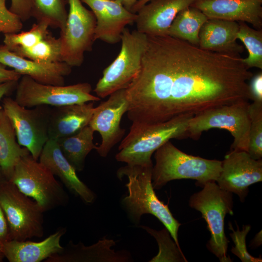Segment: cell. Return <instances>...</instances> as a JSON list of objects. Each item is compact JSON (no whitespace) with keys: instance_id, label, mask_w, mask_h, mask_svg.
I'll return each mask as SVG.
<instances>
[{"instance_id":"34","label":"cell","mask_w":262,"mask_h":262,"mask_svg":"<svg viewBox=\"0 0 262 262\" xmlns=\"http://www.w3.org/2000/svg\"><path fill=\"white\" fill-rule=\"evenodd\" d=\"M6 0H0V31L5 33H16L22 28L20 18L6 6Z\"/></svg>"},{"instance_id":"38","label":"cell","mask_w":262,"mask_h":262,"mask_svg":"<svg viewBox=\"0 0 262 262\" xmlns=\"http://www.w3.org/2000/svg\"><path fill=\"white\" fill-rule=\"evenodd\" d=\"M22 76L15 70L6 68V66L0 63V84L10 81H18Z\"/></svg>"},{"instance_id":"35","label":"cell","mask_w":262,"mask_h":262,"mask_svg":"<svg viewBox=\"0 0 262 262\" xmlns=\"http://www.w3.org/2000/svg\"><path fill=\"white\" fill-rule=\"evenodd\" d=\"M9 10L17 16L22 22L32 17L34 0H11Z\"/></svg>"},{"instance_id":"11","label":"cell","mask_w":262,"mask_h":262,"mask_svg":"<svg viewBox=\"0 0 262 262\" xmlns=\"http://www.w3.org/2000/svg\"><path fill=\"white\" fill-rule=\"evenodd\" d=\"M69 11L65 28L59 38L61 47L62 62L71 66H80L84 54L91 51L95 40L96 19L81 0H67Z\"/></svg>"},{"instance_id":"10","label":"cell","mask_w":262,"mask_h":262,"mask_svg":"<svg viewBox=\"0 0 262 262\" xmlns=\"http://www.w3.org/2000/svg\"><path fill=\"white\" fill-rule=\"evenodd\" d=\"M91 85L87 82L54 85L39 83L28 76L23 75L17 82L15 100L20 105L28 108L43 105L54 107L100 100V98L91 94Z\"/></svg>"},{"instance_id":"22","label":"cell","mask_w":262,"mask_h":262,"mask_svg":"<svg viewBox=\"0 0 262 262\" xmlns=\"http://www.w3.org/2000/svg\"><path fill=\"white\" fill-rule=\"evenodd\" d=\"M239 23L233 21L209 18L199 33V47L220 53L240 55L244 47L237 41Z\"/></svg>"},{"instance_id":"8","label":"cell","mask_w":262,"mask_h":262,"mask_svg":"<svg viewBox=\"0 0 262 262\" xmlns=\"http://www.w3.org/2000/svg\"><path fill=\"white\" fill-rule=\"evenodd\" d=\"M0 206L7 222L10 240L43 236L44 211L10 181L5 180L0 184Z\"/></svg>"},{"instance_id":"7","label":"cell","mask_w":262,"mask_h":262,"mask_svg":"<svg viewBox=\"0 0 262 262\" xmlns=\"http://www.w3.org/2000/svg\"><path fill=\"white\" fill-rule=\"evenodd\" d=\"M147 36L127 28L122 32L120 51L115 60L103 71L94 91L105 98L119 90L126 89L139 72Z\"/></svg>"},{"instance_id":"13","label":"cell","mask_w":262,"mask_h":262,"mask_svg":"<svg viewBox=\"0 0 262 262\" xmlns=\"http://www.w3.org/2000/svg\"><path fill=\"white\" fill-rule=\"evenodd\" d=\"M109 96L107 100L95 107L88 124L101 135V143L96 150L102 157H106L123 137L125 130L121 127L120 122L128 109L126 89Z\"/></svg>"},{"instance_id":"37","label":"cell","mask_w":262,"mask_h":262,"mask_svg":"<svg viewBox=\"0 0 262 262\" xmlns=\"http://www.w3.org/2000/svg\"><path fill=\"white\" fill-rule=\"evenodd\" d=\"M9 240L10 238L7 222L0 206V252L4 244Z\"/></svg>"},{"instance_id":"19","label":"cell","mask_w":262,"mask_h":262,"mask_svg":"<svg viewBox=\"0 0 262 262\" xmlns=\"http://www.w3.org/2000/svg\"><path fill=\"white\" fill-rule=\"evenodd\" d=\"M115 242L103 237L97 243L85 246L81 242L74 244L70 241L63 251L51 255L45 262H128L132 260L126 250L115 251L112 247Z\"/></svg>"},{"instance_id":"2","label":"cell","mask_w":262,"mask_h":262,"mask_svg":"<svg viewBox=\"0 0 262 262\" xmlns=\"http://www.w3.org/2000/svg\"><path fill=\"white\" fill-rule=\"evenodd\" d=\"M153 165H130L127 164L117 171L120 180L127 177L128 182L125 185L128 195L123 198L122 204L132 222L138 224L142 215L151 214L164 226L179 249L178 239L180 224L174 218L167 205L157 196L152 184Z\"/></svg>"},{"instance_id":"23","label":"cell","mask_w":262,"mask_h":262,"mask_svg":"<svg viewBox=\"0 0 262 262\" xmlns=\"http://www.w3.org/2000/svg\"><path fill=\"white\" fill-rule=\"evenodd\" d=\"M94 108L93 101L51 107L49 139L57 140L78 132L88 125Z\"/></svg>"},{"instance_id":"42","label":"cell","mask_w":262,"mask_h":262,"mask_svg":"<svg viewBox=\"0 0 262 262\" xmlns=\"http://www.w3.org/2000/svg\"><path fill=\"white\" fill-rule=\"evenodd\" d=\"M0 180H6L5 179L3 175V174L2 173V171H1L0 167Z\"/></svg>"},{"instance_id":"1","label":"cell","mask_w":262,"mask_h":262,"mask_svg":"<svg viewBox=\"0 0 262 262\" xmlns=\"http://www.w3.org/2000/svg\"><path fill=\"white\" fill-rule=\"evenodd\" d=\"M140 69L126 89L127 115L163 122L251 100L253 77L240 55L205 50L169 35L147 36Z\"/></svg>"},{"instance_id":"36","label":"cell","mask_w":262,"mask_h":262,"mask_svg":"<svg viewBox=\"0 0 262 262\" xmlns=\"http://www.w3.org/2000/svg\"><path fill=\"white\" fill-rule=\"evenodd\" d=\"M251 100L262 102V72H259L251 79L249 84Z\"/></svg>"},{"instance_id":"25","label":"cell","mask_w":262,"mask_h":262,"mask_svg":"<svg viewBox=\"0 0 262 262\" xmlns=\"http://www.w3.org/2000/svg\"><path fill=\"white\" fill-rule=\"evenodd\" d=\"M94 132L88 125L73 135L56 140L63 154L76 171L83 170L86 156L97 148L93 142Z\"/></svg>"},{"instance_id":"26","label":"cell","mask_w":262,"mask_h":262,"mask_svg":"<svg viewBox=\"0 0 262 262\" xmlns=\"http://www.w3.org/2000/svg\"><path fill=\"white\" fill-rule=\"evenodd\" d=\"M209 18L199 9L190 6L180 11L169 29L168 35L199 46V33Z\"/></svg>"},{"instance_id":"21","label":"cell","mask_w":262,"mask_h":262,"mask_svg":"<svg viewBox=\"0 0 262 262\" xmlns=\"http://www.w3.org/2000/svg\"><path fill=\"white\" fill-rule=\"evenodd\" d=\"M66 231L65 228L60 227L38 242L11 240L4 244L0 252L9 262H40L63 251L60 241Z\"/></svg>"},{"instance_id":"5","label":"cell","mask_w":262,"mask_h":262,"mask_svg":"<svg viewBox=\"0 0 262 262\" xmlns=\"http://www.w3.org/2000/svg\"><path fill=\"white\" fill-rule=\"evenodd\" d=\"M202 190L190 198L189 205L199 211L211 233L207 247L222 262H231L227 256L228 240L224 231L226 215H232V193L221 189L216 181L206 182Z\"/></svg>"},{"instance_id":"27","label":"cell","mask_w":262,"mask_h":262,"mask_svg":"<svg viewBox=\"0 0 262 262\" xmlns=\"http://www.w3.org/2000/svg\"><path fill=\"white\" fill-rule=\"evenodd\" d=\"M8 49L20 57L38 62H62L60 39L59 37L56 38L52 36L50 33L30 48L14 47Z\"/></svg>"},{"instance_id":"18","label":"cell","mask_w":262,"mask_h":262,"mask_svg":"<svg viewBox=\"0 0 262 262\" xmlns=\"http://www.w3.org/2000/svg\"><path fill=\"white\" fill-rule=\"evenodd\" d=\"M191 6L209 18L246 22L259 30L262 26L261 0H196Z\"/></svg>"},{"instance_id":"17","label":"cell","mask_w":262,"mask_h":262,"mask_svg":"<svg viewBox=\"0 0 262 262\" xmlns=\"http://www.w3.org/2000/svg\"><path fill=\"white\" fill-rule=\"evenodd\" d=\"M0 63L13 68L21 76H28L39 83L54 85H64L65 77L72 71V67L65 62L34 61L16 54L5 45H0Z\"/></svg>"},{"instance_id":"30","label":"cell","mask_w":262,"mask_h":262,"mask_svg":"<svg viewBox=\"0 0 262 262\" xmlns=\"http://www.w3.org/2000/svg\"><path fill=\"white\" fill-rule=\"evenodd\" d=\"M49 23L45 21H37L28 31L20 33L4 34V45L8 48H30L45 38L50 33Z\"/></svg>"},{"instance_id":"4","label":"cell","mask_w":262,"mask_h":262,"mask_svg":"<svg viewBox=\"0 0 262 262\" xmlns=\"http://www.w3.org/2000/svg\"><path fill=\"white\" fill-rule=\"evenodd\" d=\"M154 158L156 162L152 171L154 189L180 179L195 180L197 185L202 187L207 182L216 181L222 168V161L187 154L170 141L155 151Z\"/></svg>"},{"instance_id":"29","label":"cell","mask_w":262,"mask_h":262,"mask_svg":"<svg viewBox=\"0 0 262 262\" xmlns=\"http://www.w3.org/2000/svg\"><path fill=\"white\" fill-rule=\"evenodd\" d=\"M237 39L244 44L248 56L243 61L248 68L262 69V31L251 28L245 22H239Z\"/></svg>"},{"instance_id":"43","label":"cell","mask_w":262,"mask_h":262,"mask_svg":"<svg viewBox=\"0 0 262 262\" xmlns=\"http://www.w3.org/2000/svg\"><path fill=\"white\" fill-rule=\"evenodd\" d=\"M4 256L1 252H0V262H2L4 258Z\"/></svg>"},{"instance_id":"20","label":"cell","mask_w":262,"mask_h":262,"mask_svg":"<svg viewBox=\"0 0 262 262\" xmlns=\"http://www.w3.org/2000/svg\"><path fill=\"white\" fill-rule=\"evenodd\" d=\"M39 158L40 163L83 202L89 204L94 202L95 194L77 176L76 171L63 154L56 140L49 139Z\"/></svg>"},{"instance_id":"39","label":"cell","mask_w":262,"mask_h":262,"mask_svg":"<svg viewBox=\"0 0 262 262\" xmlns=\"http://www.w3.org/2000/svg\"><path fill=\"white\" fill-rule=\"evenodd\" d=\"M18 81H10L0 84V100L16 88Z\"/></svg>"},{"instance_id":"32","label":"cell","mask_w":262,"mask_h":262,"mask_svg":"<svg viewBox=\"0 0 262 262\" xmlns=\"http://www.w3.org/2000/svg\"><path fill=\"white\" fill-rule=\"evenodd\" d=\"M250 120L247 152L256 160L262 157V102L249 104Z\"/></svg>"},{"instance_id":"3","label":"cell","mask_w":262,"mask_h":262,"mask_svg":"<svg viewBox=\"0 0 262 262\" xmlns=\"http://www.w3.org/2000/svg\"><path fill=\"white\" fill-rule=\"evenodd\" d=\"M193 116L183 115L158 123H132L118 147L116 160L130 165H153L152 155L164 144L172 139L188 137V125Z\"/></svg>"},{"instance_id":"24","label":"cell","mask_w":262,"mask_h":262,"mask_svg":"<svg viewBox=\"0 0 262 262\" xmlns=\"http://www.w3.org/2000/svg\"><path fill=\"white\" fill-rule=\"evenodd\" d=\"M29 154L27 148L18 144L11 120L0 107V167L6 180L11 179L20 159Z\"/></svg>"},{"instance_id":"44","label":"cell","mask_w":262,"mask_h":262,"mask_svg":"<svg viewBox=\"0 0 262 262\" xmlns=\"http://www.w3.org/2000/svg\"><path fill=\"white\" fill-rule=\"evenodd\" d=\"M5 180H0V184L2 183V182H3Z\"/></svg>"},{"instance_id":"12","label":"cell","mask_w":262,"mask_h":262,"mask_svg":"<svg viewBox=\"0 0 262 262\" xmlns=\"http://www.w3.org/2000/svg\"><path fill=\"white\" fill-rule=\"evenodd\" d=\"M2 108L14 128L18 144L27 148L33 157L38 160L49 139L51 106L43 105L28 108L6 97L2 100Z\"/></svg>"},{"instance_id":"31","label":"cell","mask_w":262,"mask_h":262,"mask_svg":"<svg viewBox=\"0 0 262 262\" xmlns=\"http://www.w3.org/2000/svg\"><path fill=\"white\" fill-rule=\"evenodd\" d=\"M152 235L157 240L159 246V251L157 255L149 262H181L187 261L176 243L169 236V232L165 228L160 231L154 230L148 227L139 226Z\"/></svg>"},{"instance_id":"14","label":"cell","mask_w":262,"mask_h":262,"mask_svg":"<svg viewBox=\"0 0 262 262\" xmlns=\"http://www.w3.org/2000/svg\"><path fill=\"white\" fill-rule=\"evenodd\" d=\"M262 180V160L252 158L245 150H230L222 161L216 182L222 189L237 195L243 202L248 187Z\"/></svg>"},{"instance_id":"40","label":"cell","mask_w":262,"mask_h":262,"mask_svg":"<svg viewBox=\"0 0 262 262\" xmlns=\"http://www.w3.org/2000/svg\"><path fill=\"white\" fill-rule=\"evenodd\" d=\"M119 2L123 7L129 11L131 12V11L135 4L139 0H114Z\"/></svg>"},{"instance_id":"15","label":"cell","mask_w":262,"mask_h":262,"mask_svg":"<svg viewBox=\"0 0 262 262\" xmlns=\"http://www.w3.org/2000/svg\"><path fill=\"white\" fill-rule=\"evenodd\" d=\"M88 5L96 19L95 40L110 44L121 41L122 32L127 25L135 22L136 14L131 13L114 0H81Z\"/></svg>"},{"instance_id":"33","label":"cell","mask_w":262,"mask_h":262,"mask_svg":"<svg viewBox=\"0 0 262 262\" xmlns=\"http://www.w3.org/2000/svg\"><path fill=\"white\" fill-rule=\"evenodd\" d=\"M229 229L232 230V233L230 234L233 241L235 244V247L231 249V252L238 256L242 262H262L260 258H255L250 255L247 252L246 245V237L250 229V226L243 227V229L240 231L238 226L237 230L235 231L232 228L231 224H229Z\"/></svg>"},{"instance_id":"16","label":"cell","mask_w":262,"mask_h":262,"mask_svg":"<svg viewBox=\"0 0 262 262\" xmlns=\"http://www.w3.org/2000/svg\"><path fill=\"white\" fill-rule=\"evenodd\" d=\"M196 0H150L136 12V30L147 36L168 35L177 14Z\"/></svg>"},{"instance_id":"6","label":"cell","mask_w":262,"mask_h":262,"mask_svg":"<svg viewBox=\"0 0 262 262\" xmlns=\"http://www.w3.org/2000/svg\"><path fill=\"white\" fill-rule=\"evenodd\" d=\"M33 198L44 212L66 206L69 196L49 170L31 154L22 157L9 180Z\"/></svg>"},{"instance_id":"41","label":"cell","mask_w":262,"mask_h":262,"mask_svg":"<svg viewBox=\"0 0 262 262\" xmlns=\"http://www.w3.org/2000/svg\"><path fill=\"white\" fill-rule=\"evenodd\" d=\"M150 0H139L134 6L131 13L136 14L138 9L141 7L142 6L146 4L147 2L149 1Z\"/></svg>"},{"instance_id":"45","label":"cell","mask_w":262,"mask_h":262,"mask_svg":"<svg viewBox=\"0 0 262 262\" xmlns=\"http://www.w3.org/2000/svg\"></svg>"},{"instance_id":"28","label":"cell","mask_w":262,"mask_h":262,"mask_svg":"<svg viewBox=\"0 0 262 262\" xmlns=\"http://www.w3.org/2000/svg\"><path fill=\"white\" fill-rule=\"evenodd\" d=\"M67 4V0H34L32 17L37 21H45L49 27L61 31L66 22Z\"/></svg>"},{"instance_id":"9","label":"cell","mask_w":262,"mask_h":262,"mask_svg":"<svg viewBox=\"0 0 262 262\" xmlns=\"http://www.w3.org/2000/svg\"><path fill=\"white\" fill-rule=\"evenodd\" d=\"M247 100H242L212 108L194 115L188 128V136L198 139L211 129L227 130L233 137L230 150L247 151L250 124Z\"/></svg>"}]
</instances>
